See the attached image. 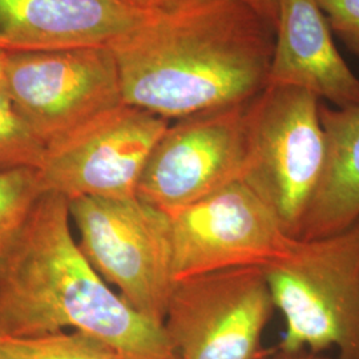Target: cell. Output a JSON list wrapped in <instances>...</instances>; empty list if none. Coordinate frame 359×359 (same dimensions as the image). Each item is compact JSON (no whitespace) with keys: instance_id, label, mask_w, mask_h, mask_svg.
I'll return each mask as SVG.
<instances>
[{"instance_id":"1","label":"cell","mask_w":359,"mask_h":359,"mask_svg":"<svg viewBox=\"0 0 359 359\" xmlns=\"http://www.w3.org/2000/svg\"><path fill=\"white\" fill-rule=\"evenodd\" d=\"M124 104L179 120L268 86L274 27L243 0H179L109 46Z\"/></svg>"},{"instance_id":"2","label":"cell","mask_w":359,"mask_h":359,"mask_svg":"<svg viewBox=\"0 0 359 359\" xmlns=\"http://www.w3.org/2000/svg\"><path fill=\"white\" fill-rule=\"evenodd\" d=\"M80 332L123 359H177L163 325L130 308L93 269L68 200L41 193L0 266V333Z\"/></svg>"},{"instance_id":"3","label":"cell","mask_w":359,"mask_h":359,"mask_svg":"<svg viewBox=\"0 0 359 359\" xmlns=\"http://www.w3.org/2000/svg\"><path fill=\"white\" fill-rule=\"evenodd\" d=\"M285 321L281 351L359 359V218L342 231L297 240L289 256L265 269Z\"/></svg>"},{"instance_id":"4","label":"cell","mask_w":359,"mask_h":359,"mask_svg":"<svg viewBox=\"0 0 359 359\" xmlns=\"http://www.w3.org/2000/svg\"><path fill=\"white\" fill-rule=\"evenodd\" d=\"M321 100L289 86H266L246 104L245 182L299 240L327 156Z\"/></svg>"},{"instance_id":"5","label":"cell","mask_w":359,"mask_h":359,"mask_svg":"<svg viewBox=\"0 0 359 359\" xmlns=\"http://www.w3.org/2000/svg\"><path fill=\"white\" fill-rule=\"evenodd\" d=\"M79 246L130 308L163 325L172 292V221L139 197H80L68 201Z\"/></svg>"},{"instance_id":"6","label":"cell","mask_w":359,"mask_h":359,"mask_svg":"<svg viewBox=\"0 0 359 359\" xmlns=\"http://www.w3.org/2000/svg\"><path fill=\"white\" fill-rule=\"evenodd\" d=\"M274 311L264 268L219 270L173 283L163 327L177 359H268Z\"/></svg>"},{"instance_id":"7","label":"cell","mask_w":359,"mask_h":359,"mask_svg":"<svg viewBox=\"0 0 359 359\" xmlns=\"http://www.w3.org/2000/svg\"><path fill=\"white\" fill-rule=\"evenodd\" d=\"M0 80L46 147L124 104L109 47L1 55Z\"/></svg>"},{"instance_id":"8","label":"cell","mask_w":359,"mask_h":359,"mask_svg":"<svg viewBox=\"0 0 359 359\" xmlns=\"http://www.w3.org/2000/svg\"><path fill=\"white\" fill-rule=\"evenodd\" d=\"M168 215L175 283L219 270L266 269L289 256L297 243L241 179Z\"/></svg>"},{"instance_id":"9","label":"cell","mask_w":359,"mask_h":359,"mask_svg":"<svg viewBox=\"0 0 359 359\" xmlns=\"http://www.w3.org/2000/svg\"><path fill=\"white\" fill-rule=\"evenodd\" d=\"M169 121L128 104L97 116L46 147L39 167L41 193L80 197L136 196L142 169Z\"/></svg>"},{"instance_id":"10","label":"cell","mask_w":359,"mask_h":359,"mask_svg":"<svg viewBox=\"0 0 359 359\" xmlns=\"http://www.w3.org/2000/svg\"><path fill=\"white\" fill-rule=\"evenodd\" d=\"M248 103L187 116L169 124L148 156L136 197L173 213L241 179Z\"/></svg>"},{"instance_id":"11","label":"cell","mask_w":359,"mask_h":359,"mask_svg":"<svg viewBox=\"0 0 359 359\" xmlns=\"http://www.w3.org/2000/svg\"><path fill=\"white\" fill-rule=\"evenodd\" d=\"M148 13L117 0H0V55L109 47Z\"/></svg>"},{"instance_id":"12","label":"cell","mask_w":359,"mask_h":359,"mask_svg":"<svg viewBox=\"0 0 359 359\" xmlns=\"http://www.w3.org/2000/svg\"><path fill=\"white\" fill-rule=\"evenodd\" d=\"M270 84L309 90L334 108L359 104V77L338 51L316 0H278Z\"/></svg>"},{"instance_id":"13","label":"cell","mask_w":359,"mask_h":359,"mask_svg":"<svg viewBox=\"0 0 359 359\" xmlns=\"http://www.w3.org/2000/svg\"><path fill=\"white\" fill-rule=\"evenodd\" d=\"M327 156L299 240L342 231L359 218V104L333 108L321 104Z\"/></svg>"},{"instance_id":"14","label":"cell","mask_w":359,"mask_h":359,"mask_svg":"<svg viewBox=\"0 0 359 359\" xmlns=\"http://www.w3.org/2000/svg\"><path fill=\"white\" fill-rule=\"evenodd\" d=\"M0 359H123L102 341L80 332L34 337L0 333Z\"/></svg>"},{"instance_id":"15","label":"cell","mask_w":359,"mask_h":359,"mask_svg":"<svg viewBox=\"0 0 359 359\" xmlns=\"http://www.w3.org/2000/svg\"><path fill=\"white\" fill-rule=\"evenodd\" d=\"M40 194L36 169L0 172V266Z\"/></svg>"},{"instance_id":"16","label":"cell","mask_w":359,"mask_h":359,"mask_svg":"<svg viewBox=\"0 0 359 359\" xmlns=\"http://www.w3.org/2000/svg\"><path fill=\"white\" fill-rule=\"evenodd\" d=\"M46 145L18 112L0 80V172L39 169Z\"/></svg>"},{"instance_id":"17","label":"cell","mask_w":359,"mask_h":359,"mask_svg":"<svg viewBox=\"0 0 359 359\" xmlns=\"http://www.w3.org/2000/svg\"><path fill=\"white\" fill-rule=\"evenodd\" d=\"M330 29L348 51L359 56V0H316Z\"/></svg>"},{"instance_id":"18","label":"cell","mask_w":359,"mask_h":359,"mask_svg":"<svg viewBox=\"0 0 359 359\" xmlns=\"http://www.w3.org/2000/svg\"><path fill=\"white\" fill-rule=\"evenodd\" d=\"M250 8L276 28L278 16V0H243Z\"/></svg>"},{"instance_id":"19","label":"cell","mask_w":359,"mask_h":359,"mask_svg":"<svg viewBox=\"0 0 359 359\" xmlns=\"http://www.w3.org/2000/svg\"><path fill=\"white\" fill-rule=\"evenodd\" d=\"M118 3L142 13H154L157 10L165 8L168 6L179 0H117Z\"/></svg>"},{"instance_id":"20","label":"cell","mask_w":359,"mask_h":359,"mask_svg":"<svg viewBox=\"0 0 359 359\" xmlns=\"http://www.w3.org/2000/svg\"><path fill=\"white\" fill-rule=\"evenodd\" d=\"M268 359H341L338 357H329L325 353H311V351H281L274 348L273 354Z\"/></svg>"},{"instance_id":"21","label":"cell","mask_w":359,"mask_h":359,"mask_svg":"<svg viewBox=\"0 0 359 359\" xmlns=\"http://www.w3.org/2000/svg\"><path fill=\"white\" fill-rule=\"evenodd\" d=\"M0 59H1V55H0Z\"/></svg>"}]
</instances>
